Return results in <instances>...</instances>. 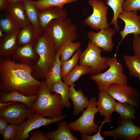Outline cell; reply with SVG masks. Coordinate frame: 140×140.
I'll return each instance as SVG.
<instances>
[{"label":"cell","mask_w":140,"mask_h":140,"mask_svg":"<svg viewBox=\"0 0 140 140\" xmlns=\"http://www.w3.org/2000/svg\"><path fill=\"white\" fill-rule=\"evenodd\" d=\"M10 57H0V92L17 90L28 96L38 94L44 81H38L32 73L33 67L18 62Z\"/></svg>","instance_id":"6da1fadb"},{"label":"cell","mask_w":140,"mask_h":140,"mask_svg":"<svg viewBox=\"0 0 140 140\" xmlns=\"http://www.w3.org/2000/svg\"><path fill=\"white\" fill-rule=\"evenodd\" d=\"M33 46L35 52L39 57L34 66V70L40 79L45 80L46 75L55 61L57 51L52 39L44 31Z\"/></svg>","instance_id":"7a4b0ae2"},{"label":"cell","mask_w":140,"mask_h":140,"mask_svg":"<svg viewBox=\"0 0 140 140\" xmlns=\"http://www.w3.org/2000/svg\"><path fill=\"white\" fill-rule=\"evenodd\" d=\"M44 81L38 93V96L32 104L31 109L34 113L50 118L62 115L65 107L60 95L56 93H51Z\"/></svg>","instance_id":"3957f363"},{"label":"cell","mask_w":140,"mask_h":140,"mask_svg":"<svg viewBox=\"0 0 140 140\" xmlns=\"http://www.w3.org/2000/svg\"><path fill=\"white\" fill-rule=\"evenodd\" d=\"M43 31L51 37L57 51L66 42L75 40L78 36L77 26L71 19L67 18L53 20Z\"/></svg>","instance_id":"277c9868"},{"label":"cell","mask_w":140,"mask_h":140,"mask_svg":"<svg viewBox=\"0 0 140 140\" xmlns=\"http://www.w3.org/2000/svg\"><path fill=\"white\" fill-rule=\"evenodd\" d=\"M108 66V69L105 72L90 77L96 83L100 91H106L108 87L112 84L127 83V77L123 73L122 65L117 59L116 53L112 57H110Z\"/></svg>","instance_id":"5b68a950"},{"label":"cell","mask_w":140,"mask_h":140,"mask_svg":"<svg viewBox=\"0 0 140 140\" xmlns=\"http://www.w3.org/2000/svg\"><path fill=\"white\" fill-rule=\"evenodd\" d=\"M96 99L92 97L82 115L75 121L68 123L71 130L78 131L81 134L92 135L99 130V126L94 121L96 114L98 112Z\"/></svg>","instance_id":"8992f818"},{"label":"cell","mask_w":140,"mask_h":140,"mask_svg":"<svg viewBox=\"0 0 140 140\" xmlns=\"http://www.w3.org/2000/svg\"><path fill=\"white\" fill-rule=\"evenodd\" d=\"M103 50L89 40L86 48L81 53L79 63L90 67L92 71L90 74L92 75L101 73L109 67L110 57L101 56Z\"/></svg>","instance_id":"52a82bcc"},{"label":"cell","mask_w":140,"mask_h":140,"mask_svg":"<svg viewBox=\"0 0 140 140\" xmlns=\"http://www.w3.org/2000/svg\"><path fill=\"white\" fill-rule=\"evenodd\" d=\"M67 116L62 115L56 118H50L34 113L27 117L26 122H24L18 125L15 140H26L29 138V134L31 131L43 126L57 123L58 122L64 120Z\"/></svg>","instance_id":"ba28073f"},{"label":"cell","mask_w":140,"mask_h":140,"mask_svg":"<svg viewBox=\"0 0 140 140\" xmlns=\"http://www.w3.org/2000/svg\"><path fill=\"white\" fill-rule=\"evenodd\" d=\"M88 3L92 7L93 12L85 20L84 24L97 31L109 27L107 18L109 6L102 0H88Z\"/></svg>","instance_id":"9c48e42d"},{"label":"cell","mask_w":140,"mask_h":140,"mask_svg":"<svg viewBox=\"0 0 140 140\" xmlns=\"http://www.w3.org/2000/svg\"><path fill=\"white\" fill-rule=\"evenodd\" d=\"M106 91L118 102L130 104L134 107L139 106V95L138 90L127 84L111 85Z\"/></svg>","instance_id":"30bf717a"},{"label":"cell","mask_w":140,"mask_h":140,"mask_svg":"<svg viewBox=\"0 0 140 140\" xmlns=\"http://www.w3.org/2000/svg\"><path fill=\"white\" fill-rule=\"evenodd\" d=\"M120 118L117 127L103 131L104 135L112 137L115 140H140V127L136 126L132 119Z\"/></svg>","instance_id":"8fae6325"},{"label":"cell","mask_w":140,"mask_h":140,"mask_svg":"<svg viewBox=\"0 0 140 140\" xmlns=\"http://www.w3.org/2000/svg\"><path fill=\"white\" fill-rule=\"evenodd\" d=\"M34 113L25 104L17 102L0 110V116L4 117L8 123L19 125Z\"/></svg>","instance_id":"7c38bea8"},{"label":"cell","mask_w":140,"mask_h":140,"mask_svg":"<svg viewBox=\"0 0 140 140\" xmlns=\"http://www.w3.org/2000/svg\"><path fill=\"white\" fill-rule=\"evenodd\" d=\"M116 31L109 27L97 32L90 31L87 33V36L93 44L104 51L110 52L113 50L114 45L112 37Z\"/></svg>","instance_id":"4fadbf2b"},{"label":"cell","mask_w":140,"mask_h":140,"mask_svg":"<svg viewBox=\"0 0 140 140\" xmlns=\"http://www.w3.org/2000/svg\"><path fill=\"white\" fill-rule=\"evenodd\" d=\"M137 11H123L119 15L118 18L125 23L123 30L120 32L121 39L119 45L128 35L130 34H140V16L138 15Z\"/></svg>","instance_id":"5bb4252c"},{"label":"cell","mask_w":140,"mask_h":140,"mask_svg":"<svg viewBox=\"0 0 140 140\" xmlns=\"http://www.w3.org/2000/svg\"><path fill=\"white\" fill-rule=\"evenodd\" d=\"M11 56L17 62L33 68L39 58L34 50L33 45L31 44L19 47Z\"/></svg>","instance_id":"9a60e30c"},{"label":"cell","mask_w":140,"mask_h":140,"mask_svg":"<svg viewBox=\"0 0 140 140\" xmlns=\"http://www.w3.org/2000/svg\"><path fill=\"white\" fill-rule=\"evenodd\" d=\"M38 15L43 31L48 24L53 20L67 18L68 13L67 10L63 7L52 6L39 11Z\"/></svg>","instance_id":"2e32d148"},{"label":"cell","mask_w":140,"mask_h":140,"mask_svg":"<svg viewBox=\"0 0 140 140\" xmlns=\"http://www.w3.org/2000/svg\"><path fill=\"white\" fill-rule=\"evenodd\" d=\"M116 103L115 99L106 91L99 92L97 104L100 115L110 119L112 114L115 111Z\"/></svg>","instance_id":"e0dca14e"},{"label":"cell","mask_w":140,"mask_h":140,"mask_svg":"<svg viewBox=\"0 0 140 140\" xmlns=\"http://www.w3.org/2000/svg\"><path fill=\"white\" fill-rule=\"evenodd\" d=\"M20 29L6 35L1 38L0 43V57L4 58L11 56L19 47L18 35Z\"/></svg>","instance_id":"ac0fdd59"},{"label":"cell","mask_w":140,"mask_h":140,"mask_svg":"<svg viewBox=\"0 0 140 140\" xmlns=\"http://www.w3.org/2000/svg\"><path fill=\"white\" fill-rule=\"evenodd\" d=\"M75 84L70 86L69 99L72 101L74 106L73 115L75 116L82 112L88 106L89 100L84 94L81 89L76 90Z\"/></svg>","instance_id":"d6986e66"},{"label":"cell","mask_w":140,"mask_h":140,"mask_svg":"<svg viewBox=\"0 0 140 140\" xmlns=\"http://www.w3.org/2000/svg\"><path fill=\"white\" fill-rule=\"evenodd\" d=\"M57 123L58 128L54 131L45 133L47 137L52 140H77L78 138L72 133L68 124L65 121Z\"/></svg>","instance_id":"ffe728a7"},{"label":"cell","mask_w":140,"mask_h":140,"mask_svg":"<svg viewBox=\"0 0 140 140\" xmlns=\"http://www.w3.org/2000/svg\"><path fill=\"white\" fill-rule=\"evenodd\" d=\"M38 95L28 96L22 94L17 90H14L7 93H0V102L6 103L15 101L21 103L31 108Z\"/></svg>","instance_id":"44dd1931"},{"label":"cell","mask_w":140,"mask_h":140,"mask_svg":"<svg viewBox=\"0 0 140 140\" xmlns=\"http://www.w3.org/2000/svg\"><path fill=\"white\" fill-rule=\"evenodd\" d=\"M5 11L15 20L21 28L29 23L26 15L23 1L9 3Z\"/></svg>","instance_id":"7402d4cb"},{"label":"cell","mask_w":140,"mask_h":140,"mask_svg":"<svg viewBox=\"0 0 140 140\" xmlns=\"http://www.w3.org/2000/svg\"><path fill=\"white\" fill-rule=\"evenodd\" d=\"M42 32L37 31L29 22L22 28L19 31L18 41L19 46L29 44L33 45Z\"/></svg>","instance_id":"603a6c76"},{"label":"cell","mask_w":140,"mask_h":140,"mask_svg":"<svg viewBox=\"0 0 140 140\" xmlns=\"http://www.w3.org/2000/svg\"><path fill=\"white\" fill-rule=\"evenodd\" d=\"M61 61L59 50L57 51L55 61L52 67L46 75L44 82L50 91L52 86L56 82L61 81Z\"/></svg>","instance_id":"cb8c5ba5"},{"label":"cell","mask_w":140,"mask_h":140,"mask_svg":"<svg viewBox=\"0 0 140 140\" xmlns=\"http://www.w3.org/2000/svg\"><path fill=\"white\" fill-rule=\"evenodd\" d=\"M33 1V0H24L26 15L29 22L35 29L41 32L43 31L39 20L38 11Z\"/></svg>","instance_id":"d4e9b609"},{"label":"cell","mask_w":140,"mask_h":140,"mask_svg":"<svg viewBox=\"0 0 140 140\" xmlns=\"http://www.w3.org/2000/svg\"><path fill=\"white\" fill-rule=\"evenodd\" d=\"M62 80L54 83L51 87V92H55L59 94L61 97L62 103L67 108H70L71 104L69 100L70 87Z\"/></svg>","instance_id":"484cf974"},{"label":"cell","mask_w":140,"mask_h":140,"mask_svg":"<svg viewBox=\"0 0 140 140\" xmlns=\"http://www.w3.org/2000/svg\"><path fill=\"white\" fill-rule=\"evenodd\" d=\"M21 28L15 20L6 12L1 16L0 29L6 35L11 33Z\"/></svg>","instance_id":"4316f807"},{"label":"cell","mask_w":140,"mask_h":140,"mask_svg":"<svg viewBox=\"0 0 140 140\" xmlns=\"http://www.w3.org/2000/svg\"><path fill=\"white\" fill-rule=\"evenodd\" d=\"M92 71L89 66L79 65L74 68L62 80L69 86L74 83L82 76L90 73Z\"/></svg>","instance_id":"83f0119b"},{"label":"cell","mask_w":140,"mask_h":140,"mask_svg":"<svg viewBox=\"0 0 140 140\" xmlns=\"http://www.w3.org/2000/svg\"><path fill=\"white\" fill-rule=\"evenodd\" d=\"M81 45L80 42H74L71 41L64 44L58 50L61 61H66L69 59L75 52L79 49Z\"/></svg>","instance_id":"f1b7e54d"},{"label":"cell","mask_w":140,"mask_h":140,"mask_svg":"<svg viewBox=\"0 0 140 140\" xmlns=\"http://www.w3.org/2000/svg\"><path fill=\"white\" fill-rule=\"evenodd\" d=\"M123 59L129 74L138 79L140 86V59L134 55H123Z\"/></svg>","instance_id":"f546056e"},{"label":"cell","mask_w":140,"mask_h":140,"mask_svg":"<svg viewBox=\"0 0 140 140\" xmlns=\"http://www.w3.org/2000/svg\"><path fill=\"white\" fill-rule=\"evenodd\" d=\"M81 52V50L79 49L71 58L66 61H61V71L62 79L65 78L72 70L78 65V63Z\"/></svg>","instance_id":"4dcf8cb0"},{"label":"cell","mask_w":140,"mask_h":140,"mask_svg":"<svg viewBox=\"0 0 140 140\" xmlns=\"http://www.w3.org/2000/svg\"><path fill=\"white\" fill-rule=\"evenodd\" d=\"M126 0H105V4L110 7L113 12V19L110 24L114 26V28L117 31L119 30L117 20L119 14L123 11L122 4Z\"/></svg>","instance_id":"1f68e13d"},{"label":"cell","mask_w":140,"mask_h":140,"mask_svg":"<svg viewBox=\"0 0 140 140\" xmlns=\"http://www.w3.org/2000/svg\"><path fill=\"white\" fill-rule=\"evenodd\" d=\"M130 104L118 102H117L115 111L122 119H135L136 110Z\"/></svg>","instance_id":"d6a6232c"},{"label":"cell","mask_w":140,"mask_h":140,"mask_svg":"<svg viewBox=\"0 0 140 140\" xmlns=\"http://www.w3.org/2000/svg\"><path fill=\"white\" fill-rule=\"evenodd\" d=\"M78 0H37L33 2L38 11L47 8L57 6L63 7L65 4L76 2Z\"/></svg>","instance_id":"836d02e7"},{"label":"cell","mask_w":140,"mask_h":140,"mask_svg":"<svg viewBox=\"0 0 140 140\" xmlns=\"http://www.w3.org/2000/svg\"><path fill=\"white\" fill-rule=\"evenodd\" d=\"M18 125L11 124L8 125L1 135L4 140H15L18 132Z\"/></svg>","instance_id":"e575fe53"},{"label":"cell","mask_w":140,"mask_h":140,"mask_svg":"<svg viewBox=\"0 0 140 140\" xmlns=\"http://www.w3.org/2000/svg\"><path fill=\"white\" fill-rule=\"evenodd\" d=\"M111 122L110 118L105 117L104 120L100 122V125L99 126L98 132L93 135L81 134V140H103L105 136H102L100 134V131L103 125L106 123Z\"/></svg>","instance_id":"d590c367"},{"label":"cell","mask_w":140,"mask_h":140,"mask_svg":"<svg viewBox=\"0 0 140 140\" xmlns=\"http://www.w3.org/2000/svg\"><path fill=\"white\" fill-rule=\"evenodd\" d=\"M123 11H140V0H126L122 4Z\"/></svg>","instance_id":"8d00e7d4"},{"label":"cell","mask_w":140,"mask_h":140,"mask_svg":"<svg viewBox=\"0 0 140 140\" xmlns=\"http://www.w3.org/2000/svg\"><path fill=\"white\" fill-rule=\"evenodd\" d=\"M134 56L140 59V36L138 34H134L132 41Z\"/></svg>","instance_id":"74e56055"},{"label":"cell","mask_w":140,"mask_h":140,"mask_svg":"<svg viewBox=\"0 0 140 140\" xmlns=\"http://www.w3.org/2000/svg\"><path fill=\"white\" fill-rule=\"evenodd\" d=\"M31 136L28 138L29 140H49L44 131L39 130L32 131L30 134Z\"/></svg>","instance_id":"f35d334b"},{"label":"cell","mask_w":140,"mask_h":140,"mask_svg":"<svg viewBox=\"0 0 140 140\" xmlns=\"http://www.w3.org/2000/svg\"><path fill=\"white\" fill-rule=\"evenodd\" d=\"M8 122L5 119L0 116V134L1 135L7 127Z\"/></svg>","instance_id":"ab89813d"},{"label":"cell","mask_w":140,"mask_h":140,"mask_svg":"<svg viewBox=\"0 0 140 140\" xmlns=\"http://www.w3.org/2000/svg\"><path fill=\"white\" fill-rule=\"evenodd\" d=\"M9 4L6 0H0V9L2 10L5 11Z\"/></svg>","instance_id":"60d3db41"},{"label":"cell","mask_w":140,"mask_h":140,"mask_svg":"<svg viewBox=\"0 0 140 140\" xmlns=\"http://www.w3.org/2000/svg\"><path fill=\"white\" fill-rule=\"evenodd\" d=\"M17 102L11 101L6 103H0V110L2 109L11 104L15 103Z\"/></svg>","instance_id":"b9f144b4"},{"label":"cell","mask_w":140,"mask_h":140,"mask_svg":"<svg viewBox=\"0 0 140 140\" xmlns=\"http://www.w3.org/2000/svg\"><path fill=\"white\" fill-rule=\"evenodd\" d=\"M9 3H14L23 1L24 0H6Z\"/></svg>","instance_id":"7bdbcfd3"},{"label":"cell","mask_w":140,"mask_h":140,"mask_svg":"<svg viewBox=\"0 0 140 140\" xmlns=\"http://www.w3.org/2000/svg\"><path fill=\"white\" fill-rule=\"evenodd\" d=\"M6 35V34L4 33L2 30H1L0 29V38H1L3 37H4V36H5Z\"/></svg>","instance_id":"ee69618b"}]
</instances>
